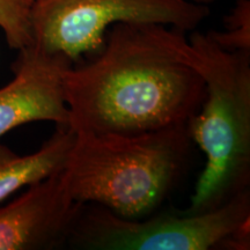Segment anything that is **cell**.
Instances as JSON below:
<instances>
[{"mask_svg": "<svg viewBox=\"0 0 250 250\" xmlns=\"http://www.w3.org/2000/svg\"><path fill=\"white\" fill-rule=\"evenodd\" d=\"M187 31L116 23L101 49L64 76L74 132L140 134L187 125L201 108L204 80L184 55Z\"/></svg>", "mask_w": 250, "mask_h": 250, "instance_id": "obj_1", "label": "cell"}, {"mask_svg": "<svg viewBox=\"0 0 250 250\" xmlns=\"http://www.w3.org/2000/svg\"><path fill=\"white\" fill-rule=\"evenodd\" d=\"M187 125L140 134L78 132L64 165L74 201L137 220L154 214L183 174Z\"/></svg>", "mask_w": 250, "mask_h": 250, "instance_id": "obj_2", "label": "cell"}, {"mask_svg": "<svg viewBox=\"0 0 250 250\" xmlns=\"http://www.w3.org/2000/svg\"><path fill=\"white\" fill-rule=\"evenodd\" d=\"M184 55L205 96L187 131L205 155L187 212L213 210L250 184V52L228 51L208 31L188 34Z\"/></svg>", "mask_w": 250, "mask_h": 250, "instance_id": "obj_3", "label": "cell"}, {"mask_svg": "<svg viewBox=\"0 0 250 250\" xmlns=\"http://www.w3.org/2000/svg\"><path fill=\"white\" fill-rule=\"evenodd\" d=\"M66 243L88 250H248L250 191L213 210L155 213L130 220L83 204Z\"/></svg>", "mask_w": 250, "mask_h": 250, "instance_id": "obj_4", "label": "cell"}, {"mask_svg": "<svg viewBox=\"0 0 250 250\" xmlns=\"http://www.w3.org/2000/svg\"><path fill=\"white\" fill-rule=\"evenodd\" d=\"M191 0H34L31 43L74 64L99 51L116 23H156L187 33L210 15Z\"/></svg>", "mask_w": 250, "mask_h": 250, "instance_id": "obj_5", "label": "cell"}, {"mask_svg": "<svg viewBox=\"0 0 250 250\" xmlns=\"http://www.w3.org/2000/svg\"><path fill=\"white\" fill-rule=\"evenodd\" d=\"M83 204L67 187L64 166L0 208V250H45L65 245Z\"/></svg>", "mask_w": 250, "mask_h": 250, "instance_id": "obj_6", "label": "cell"}, {"mask_svg": "<svg viewBox=\"0 0 250 250\" xmlns=\"http://www.w3.org/2000/svg\"><path fill=\"white\" fill-rule=\"evenodd\" d=\"M18 51L12 65L13 80L0 88V138L31 122L68 125L64 76L73 62L33 43Z\"/></svg>", "mask_w": 250, "mask_h": 250, "instance_id": "obj_7", "label": "cell"}, {"mask_svg": "<svg viewBox=\"0 0 250 250\" xmlns=\"http://www.w3.org/2000/svg\"><path fill=\"white\" fill-rule=\"evenodd\" d=\"M56 126L55 133L31 154L18 155L0 144V202L23 187L45 179L65 165L76 132L68 125Z\"/></svg>", "mask_w": 250, "mask_h": 250, "instance_id": "obj_8", "label": "cell"}, {"mask_svg": "<svg viewBox=\"0 0 250 250\" xmlns=\"http://www.w3.org/2000/svg\"><path fill=\"white\" fill-rule=\"evenodd\" d=\"M215 42L228 51L250 52V1L237 0L225 18L223 30L208 31Z\"/></svg>", "mask_w": 250, "mask_h": 250, "instance_id": "obj_9", "label": "cell"}, {"mask_svg": "<svg viewBox=\"0 0 250 250\" xmlns=\"http://www.w3.org/2000/svg\"><path fill=\"white\" fill-rule=\"evenodd\" d=\"M30 6L23 0H0V29L12 49L31 44Z\"/></svg>", "mask_w": 250, "mask_h": 250, "instance_id": "obj_10", "label": "cell"}, {"mask_svg": "<svg viewBox=\"0 0 250 250\" xmlns=\"http://www.w3.org/2000/svg\"><path fill=\"white\" fill-rule=\"evenodd\" d=\"M191 1L196 2L198 5H204V6H210L212 4H214L217 0H191Z\"/></svg>", "mask_w": 250, "mask_h": 250, "instance_id": "obj_11", "label": "cell"}, {"mask_svg": "<svg viewBox=\"0 0 250 250\" xmlns=\"http://www.w3.org/2000/svg\"><path fill=\"white\" fill-rule=\"evenodd\" d=\"M23 1L26 2L27 5H29V6H30L31 4H33V1H34V0H23Z\"/></svg>", "mask_w": 250, "mask_h": 250, "instance_id": "obj_12", "label": "cell"}]
</instances>
